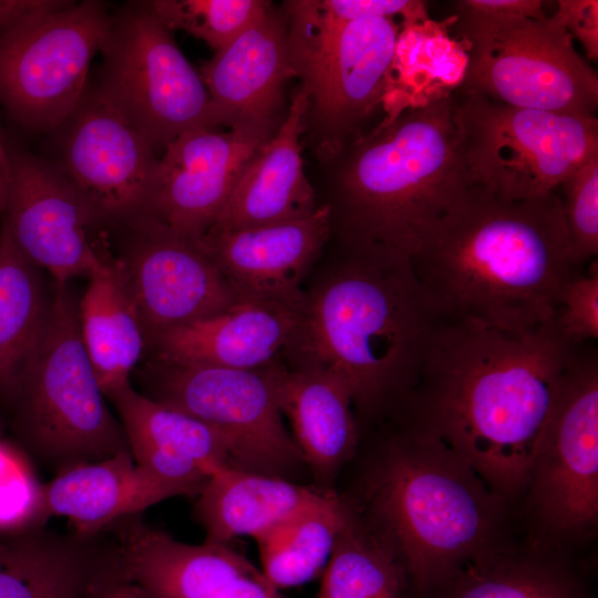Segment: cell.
<instances>
[{
	"instance_id": "obj_1",
	"label": "cell",
	"mask_w": 598,
	"mask_h": 598,
	"mask_svg": "<svg viewBox=\"0 0 598 598\" xmlns=\"http://www.w3.org/2000/svg\"><path fill=\"white\" fill-rule=\"evenodd\" d=\"M573 348L554 320L523 332L442 320L419 381L394 415L442 441L496 492L514 495L528 485Z\"/></svg>"
},
{
	"instance_id": "obj_2",
	"label": "cell",
	"mask_w": 598,
	"mask_h": 598,
	"mask_svg": "<svg viewBox=\"0 0 598 598\" xmlns=\"http://www.w3.org/2000/svg\"><path fill=\"white\" fill-rule=\"evenodd\" d=\"M329 243L303 283L299 324L280 359L342 378L358 421L394 414L442 318L410 259Z\"/></svg>"
},
{
	"instance_id": "obj_3",
	"label": "cell",
	"mask_w": 598,
	"mask_h": 598,
	"mask_svg": "<svg viewBox=\"0 0 598 598\" xmlns=\"http://www.w3.org/2000/svg\"><path fill=\"white\" fill-rule=\"evenodd\" d=\"M442 320L507 331L551 322L571 255L558 189L506 200L470 185L410 259Z\"/></svg>"
},
{
	"instance_id": "obj_4",
	"label": "cell",
	"mask_w": 598,
	"mask_h": 598,
	"mask_svg": "<svg viewBox=\"0 0 598 598\" xmlns=\"http://www.w3.org/2000/svg\"><path fill=\"white\" fill-rule=\"evenodd\" d=\"M329 162L330 240L406 259L470 186L453 93L399 111Z\"/></svg>"
},
{
	"instance_id": "obj_5",
	"label": "cell",
	"mask_w": 598,
	"mask_h": 598,
	"mask_svg": "<svg viewBox=\"0 0 598 598\" xmlns=\"http://www.w3.org/2000/svg\"><path fill=\"white\" fill-rule=\"evenodd\" d=\"M396 421L367 474L365 514L357 512L426 597L503 545L505 496L442 441Z\"/></svg>"
},
{
	"instance_id": "obj_6",
	"label": "cell",
	"mask_w": 598,
	"mask_h": 598,
	"mask_svg": "<svg viewBox=\"0 0 598 598\" xmlns=\"http://www.w3.org/2000/svg\"><path fill=\"white\" fill-rule=\"evenodd\" d=\"M83 346L68 283H54L45 324L7 409L33 460L56 474L130 451Z\"/></svg>"
},
{
	"instance_id": "obj_7",
	"label": "cell",
	"mask_w": 598,
	"mask_h": 598,
	"mask_svg": "<svg viewBox=\"0 0 598 598\" xmlns=\"http://www.w3.org/2000/svg\"><path fill=\"white\" fill-rule=\"evenodd\" d=\"M289 59L308 100L306 131L324 159L363 134L389 90L400 39L393 18L336 22L287 1Z\"/></svg>"
},
{
	"instance_id": "obj_8",
	"label": "cell",
	"mask_w": 598,
	"mask_h": 598,
	"mask_svg": "<svg viewBox=\"0 0 598 598\" xmlns=\"http://www.w3.org/2000/svg\"><path fill=\"white\" fill-rule=\"evenodd\" d=\"M468 58L460 90L512 106L596 117L598 78L554 14H484L456 3Z\"/></svg>"
},
{
	"instance_id": "obj_9",
	"label": "cell",
	"mask_w": 598,
	"mask_h": 598,
	"mask_svg": "<svg viewBox=\"0 0 598 598\" xmlns=\"http://www.w3.org/2000/svg\"><path fill=\"white\" fill-rule=\"evenodd\" d=\"M452 93L470 185L503 199L549 194L598 154L597 117L512 106L460 89Z\"/></svg>"
},
{
	"instance_id": "obj_10",
	"label": "cell",
	"mask_w": 598,
	"mask_h": 598,
	"mask_svg": "<svg viewBox=\"0 0 598 598\" xmlns=\"http://www.w3.org/2000/svg\"><path fill=\"white\" fill-rule=\"evenodd\" d=\"M95 87L161 150L182 133L217 128L206 86L148 1L112 13Z\"/></svg>"
},
{
	"instance_id": "obj_11",
	"label": "cell",
	"mask_w": 598,
	"mask_h": 598,
	"mask_svg": "<svg viewBox=\"0 0 598 598\" xmlns=\"http://www.w3.org/2000/svg\"><path fill=\"white\" fill-rule=\"evenodd\" d=\"M145 380L144 395L221 434L240 470L289 480L305 465L283 423L271 364L239 370L153 360Z\"/></svg>"
},
{
	"instance_id": "obj_12",
	"label": "cell",
	"mask_w": 598,
	"mask_h": 598,
	"mask_svg": "<svg viewBox=\"0 0 598 598\" xmlns=\"http://www.w3.org/2000/svg\"><path fill=\"white\" fill-rule=\"evenodd\" d=\"M111 20L101 1H72L0 40V103L9 116L30 132L60 128L86 93Z\"/></svg>"
},
{
	"instance_id": "obj_13",
	"label": "cell",
	"mask_w": 598,
	"mask_h": 598,
	"mask_svg": "<svg viewBox=\"0 0 598 598\" xmlns=\"http://www.w3.org/2000/svg\"><path fill=\"white\" fill-rule=\"evenodd\" d=\"M587 343L560 372L527 485L540 519L564 536L598 518V353Z\"/></svg>"
},
{
	"instance_id": "obj_14",
	"label": "cell",
	"mask_w": 598,
	"mask_h": 598,
	"mask_svg": "<svg viewBox=\"0 0 598 598\" xmlns=\"http://www.w3.org/2000/svg\"><path fill=\"white\" fill-rule=\"evenodd\" d=\"M61 127L58 165L99 224L144 221L158 162L151 143L95 86Z\"/></svg>"
},
{
	"instance_id": "obj_15",
	"label": "cell",
	"mask_w": 598,
	"mask_h": 598,
	"mask_svg": "<svg viewBox=\"0 0 598 598\" xmlns=\"http://www.w3.org/2000/svg\"><path fill=\"white\" fill-rule=\"evenodd\" d=\"M10 183L2 225L37 268L65 285L90 276L107 250L102 227L56 163L8 146Z\"/></svg>"
},
{
	"instance_id": "obj_16",
	"label": "cell",
	"mask_w": 598,
	"mask_h": 598,
	"mask_svg": "<svg viewBox=\"0 0 598 598\" xmlns=\"http://www.w3.org/2000/svg\"><path fill=\"white\" fill-rule=\"evenodd\" d=\"M127 229L130 238L113 259L148 348L159 333L243 299L196 241L151 221Z\"/></svg>"
},
{
	"instance_id": "obj_17",
	"label": "cell",
	"mask_w": 598,
	"mask_h": 598,
	"mask_svg": "<svg viewBox=\"0 0 598 598\" xmlns=\"http://www.w3.org/2000/svg\"><path fill=\"white\" fill-rule=\"evenodd\" d=\"M116 571L150 598H287L228 544L182 543L127 516L106 529Z\"/></svg>"
},
{
	"instance_id": "obj_18",
	"label": "cell",
	"mask_w": 598,
	"mask_h": 598,
	"mask_svg": "<svg viewBox=\"0 0 598 598\" xmlns=\"http://www.w3.org/2000/svg\"><path fill=\"white\" fill-rule=\"evenodd\" d=\"M274 133L200 127L178 135L158 157L144 221L198 241L214 225L248 161Z\"/></svg>"
},
{
	"instance_id": "obj_19",
	"label": "cell",
	"mask_w": 598,
	"mask_h": 598,
	"mask_svg": "<svg viewBox=\"0 0 598 598\" xmlns=\"http://www.w3.org/2000/svg\"><path fill=\"white\" fill-rule=\"evenodd\" d=\"M331 237L330 212L256 227L205 234L200 248L243 299L301 306L302 287Z\"/></svg>"
},
{
	"instance_id": "obj_20",
	"label": "cell",
	"mask_w": 598,
	"mask_h": 598,
	"mask_svg": "<svg viewBox=\"0 0 598 598\" xmlns=\"http://www.w3.org/2000/svg\"><path fill=\"white\" fill-rule=\"evenodd\" d=\"M199 75L217 126L274 133L285 82L293 75L287 13L272 4L213 58Z\"/></svg>"
},
{
	"instance_id": "obj_21",
	"label": "cell",
	"mask_w": 598,
	"mask_h": 598,
	"mask_svg": "<svg viewBox=\"0 0 598 598\" xmlns=\"http://www.w3.org/2000/svg\"><path fill=\"white\" fill-rule=\"evenodd\" d=\"M300 309L278 300L241 299L216 315L159 333L150 348L154 360L164 362L262 369L290 343Z\"/></svg>"
},
{
	"instance_id": "obj_22",
	"label": "cell",
	"mask_w": 598,
	"mask_h": 598,
	"mask_svg": "<svg viewBox=\"0 0 598 598\" xmlns=\"http://www.w3.org/2000/svg\"><path fill=\"white\" fill-rule=\"evenodd\" d=\"M135 463L197 496L221 467L239 468L225 437L204 422L137 392L131 383L113 391Z\"/></svg>"
},
{
	"instance_id": "obj_23",
	"label": "cell",
	"mask_w": 598,
	"mask_h": 598,
	"mask_svg": "<svg viewBox=\"0 0 598 598\" xmlns=\"http://www.w3.org/2000/svg\"><path fill=\"white\" fill-rule=\"evenodd\" d=\"M307 110V96L298 87L286 117L248 161L207 233L302 218L318 208L301 155Z\"/></svg>"
},
{
	"instance_id": "obj_24",
	"label": "cell",
	"mask_w": 598,
	"mask_h": 598,
	"mask_svg": "<svg viewBox=\"0 0 598 598\" xmlns=\"http://www.w3.org/2000/svg\"><path fill=\"white\" fill-rule=\"evenodd\" d=\"M279 409L291 425L292 439L315 478L330 483L352 457L359 421L346 381L317 367L271 363Z\"/></svg>"
},
{
	"instance_id": "obj_25",
	"label": "cell",
	"mask_w": 598,
	"mask_h": 598,
	"mask_svg": "<svg viewBox=\"0 0 598 598\" xmlns=\"http://www.w3.org/2000/svg\"><path fill=\"white\" fill-rule=\"evenodd\" d=\"M175 496L193 494L138 466L130 451L71 467L42 484L44 519L66 517L73 532L83 536L99 535L114 523Z\"/></svg>"
},
{
	"instance_id": "obj_26",
	"label": "cell",
	"mask_w": 598,
	"mask_h": 598,
	"mask_svg": "<svg viewBox=\"0 0 598 598\" xmlns=\"http://www.w3.org/2000/svg\"><path fill=\"white\" fill-rule=\"evenodd\" d=\"M109 547L106 532H0V598H84Z\"/></svg>"
},
{
	"instance_id": "obj_27",
	"label": "cell",
	"mask_w": 598,
	"mask_h": 598,
	"mask_svg": "<svg viewBox=\"0 0 598 598\" xmlns=\"http://www.w3.org/2000/svg\"><path fill=\"white\" fill-rule=\"evenodd\" d=\"M329 491L257 472L221 467L196 496L195 516L206 542L228 544L238 536L255 539L321 502Z\"/></svg>"
},
{
	"instance_id": "obj_28",
	"label": "cell",
	"mask_w": 598,
	"mask_h": 598,
	"mask_svg": "<svg viewBox=\"0 0 598 598\" xmlns=\"http://www.w3.org/2000/svg\"><path fill=\"white\" fill-rule=\"evenodd\" d=\"M89 278L78 303L80 334L106 396L131 383L148 342L109 250Z\"/></svg>"
},
{
	"instance_id": "obj_29",
	"label": "cell",
	"mask_w": 598,
	"mask_h": 598,
	"mask_svg": "<svg viewBox=\"0 0 598 598\" xmlns=\"http://www.w3.org/2000/svg\"><path fill=\"white\" fill-rule=\"evenodd\" d=\"M35 266L0 229V404H10L43 331L49 302Z\"/></svg>"
},
{
	"instance_id": "obj_30",
	"label": "cell",
	"mask_w": 598,
	"mask_h": 598,
	"mask_svg": "<svg viewBox=\"0 0 598 598\" xmlns=\"http://www.w3.org/2000/svg\"><path fill=\"white\" fill-rule=\"evenodd\" d=\"M351 504L329 492L318 504L258 538L261 571L278 590L312 580L328 565Z\"/></svg>"
},
{
	"instance_id": "obj_31",
	"label": "cell",
	"mask_w": 598,
	"mask_h": 598,
	"mask_svg": "<svg viewBox=\"0 0 598 598\" xmlns=\"http://www.w3.org/2000/svg\"><path fill=\"white\" fill-rule=\"evenodd\" d=\"M433 594L439 598H585L576 576L558 560L504 545L465 565Z\"/></svg>"
},
{
	"instance_id": "obj_32",
	"label": "cell",
	"mask_w": 598,
	"mask_h": 598,
	"mask_svg": "<svg viewBox=\"0 0 598 598\" xmlns=\"http://www.w3.org/2000/svg\"><path fill=\"white\" fill-rule=\"evenodd\" d=\"M404 573L351 505L324 568L318 598H401Z\"/></svg>"
},
{
	"instance_id": "obj_33",
	"label": "cell",
	"mask_w": 598,
	"mask_h": 598,
	"mask_svg": "<svg viewBox=\"0 0 598 598\" xmlns=\"http://www.w3.org/2000/svg\"><path fill=\"white\" fill-rule=\"evenodd\" d=\"M148 3L167 29L183 30L215 51L271 6L264 0H156Z\"/></svg>"
},
{
	"instance_id": "obj_34",
	"label": "cell",
	"mask_w": 598,
	"mask_h": 598,
	"mask_svg": "<svg viewBox=\"0 0 598 598\" xmlns=\"http://www.w3.org/2000/svg\"><path fill=\"white\" fill-rule=\"evenodd\" d=\"M558 188L573 259L584 267L598 255V154L575 168Z\"/></svg>"
},
{
	"instance_id": "obj_35",
	"label": "cell",
	"mask_w": 598,
	"mask_h": 598,
	"mask_svg": "<svg viewBox=\"0 0 598 598\" xmlns=\"http://www.w3.org/2000/svg\"><path fill=\"white\" fill-rule=\"evenodd\" d=\"M560 338L570 347L598 338V264L575 272L561 287L554 316Z\"/></svg>"
},
{
	"instance_id": "obj_36",
	"label": "cell",
	"mask_w": 598,
	"mask_h": 598,
	"mask_svg": "<svg viewBox=\"0 0 598 598\" xmlns=\"http://www.w3.org/2000/svg\"><path fill=\"white\" fill-rule=\"evenodd\" d=\"M311 3L326 19L342 23L401 16L409 28L427 18L425 3L415 0H311Z\"/></svg>"
},
{
	"instance_id": "obj_37",
	"label": "cell",
	"mask_w": 598,
	"mask_h": 598,
	"mask_svg": "<svg viewBox=\"0 0 598 598\" xmlns=\"http://www.w3.org/2000/svg\"><path fill=\"white\" fill-rule=\"evenodd\" d=\"M558 20L576 37L590 60L598 58V1L559 0L555 13Z\"/></svg>"
},
{
	"instance_id": "obj_38",
	"label": "cell",
	"mask_w": 598,
	"mask_h": 598,
	"mask_svg": "<svg viewBox=\"0 0 598 598\" xmlns=\"http://www.w3.org/2000/svg\"><path fill=\"white\" fill-rule=\"evenodd\" d=\"M71 3L70 0H0V40L29 22Z\"/></svg>"
},
{
	"instance_id": "obj_39",
	"label": "cell",
	"mask_w": 598,
	"mask_h": 598,
	"mask_svg": "<svg viewBox=\"0 0 598 598\" xmlns=\"http://www.w3.org/2000/svg\"><path fill=\"white\" fill-rule=\"evenodd\" d=\"M90 580L84 598H150L142 588L122 577L112 561V547Z\"/></svg>"
},
{
	"instance_id": "obj_40",
	"label": "cell",
	"mask_w": 598,
	"mask_h": 598,
	"mask_svg": "<svg viewBox=\"0 0 598 598\" xmlns=\"http://www.w3.org/2000/svg\"><path fill=\"white\" fill-rule=\"evenodd\" d=\"M473 12L497 16L544 18L543 1L539 0H462L456 2Z\"/></svg>"
},
{
	"instance_id": "obj_41",
	"label": "cell",
	"mask_w": 598,
	"mask_h": 598,
	"mask_svg": "<svg viewBox=\"0 0 598 598\" xmlns=\"http://www.w3.org/2000/svg\"><path fill=\"white\" fill-rule=\"evenodd\" d=\"M10 183V161L8 146L0 133V217L2 218L8 203Z\"/></svg>"
},
{
	"instance_id": "obj_42",
	"label": "cell",
	"mask_w": 598,
	"mask_h": 598,
	"mask_svg": "<svg viewBox=\"0 0 598 598\" xmlns=\"http://www.w3.org/2000/svg\"><path fill=\"white\" fill-rule=\"evenodd\" d=\"M4 431H6V421H4V417L2 415V412L0 410V441H3V436H4Z\"/></svg>"
}]
</instances>
